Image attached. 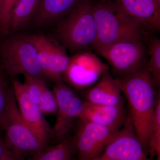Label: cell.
<instances>
[{
    "label": "cell",
    "instance_id": "cell-1",
    "mask_svg": "<svg viewBox=\"0 0 160 160\" xmlns=\"http://www.w3.org/2000/svg\"><path fill=\"white\" fill-rule=\"evenodd\" d=\"M115 79L128 102V114L136 134L146 152L159 94H157L146 66L134 73Z\"/></svg>",
    "mask_w": 160,
    "mask_h": 160
},
{
    "label": "cell",
    "instance_id": "cell-2",
    "mask_svg": "<svg viewBox=\"0 0 160 160\" xmlns=\"http://www.w3.org/2000/svg\"><path fill=\"white\" fill-rule=\"evenodd\" d=\"M92 9L97 30L92 48L97 52L120 40L142 37L147 29L127 14L118 2L102 1L93 4Z\"/></svg>",
    "mask_w": 160,
    "mask_h": 160
},
{
    "label": "cell",
    "instance_id": "cell-3",
    "mask_svg": "<svg viewBox=\"0 0 160 160\" xmlns=\"http://www.w3.org/2000/svg\"><path fill=\"white\" fill-rule=\"evenodd\" d=\"M92 6L90 0H81L58 26V37L70 51L93 47L96 42L97 30Z\"/></svg>",
    "mask_w": 160,
    "mask_h": 160
},
{
    "label": "cell",
    "instance_id": "cell-4",
    "mask_svg": "<svg viewBox=\"0 0 160 160\" xmlns=\"http://www.w3.org/2000/svg\"><path fill=\"white\" fill-rule=\"evenodd\" d=\"M0 129L4 132L7 146L15 154L23 157L26 154L32 155L33 157L47 147L23 119L12 89L0 120Z\"/></svg>",
    "mask_w": 160,
    "mask_h": 160
},
{
    "label": "cell",
    "instance_id": "cell-5",
    "mask_svg": "<svg viewBox=\"0 0 160 160\" xmlns=\"http://www.w3.org/2000/svg\"><path fill=\"white\" fill-rule=\"evenodd\" d=\"M3 69L11 78L18 75L45 77L34 45L26 36L12 37L0 44Z\"/></svg>",
    "mask_w": 160,
    "mask_h": 160
},
{
    "label": "cell",
    "instance_id": "cell-6",
    "mask_svg": "<svg viewBox=\"0 0 160 160\" xmlns=\"http://www.w3.org/2000/svg\"><path fill=\"white\" fill-rule=\"evenodd\" d=\"M146 51L142 37H134L116 42L98 53L109 62L117 77H121L146 66Z\"/></svg>",
    "mask_w": 160,
    "mask_h": 160
},
{
    "label": "cell",
    "instance_id": "cell-7",
    "mask_svg": "<svg viewBox=\"0 0 160 160\" xmlns=\"http://www.w3.org/2000/svg\"><path fill=\"white\" fill-rule=\"evenodd\" d=\"M56 98V119L51 135L59 142L65 139L78 119L84 107V101L63 80L55 83L52 90Z\"/></svg>",
    "mask_w": 160,
    "mask_h": 160
},
{
    "label": "cell",
    "instance_id": "cell-8",
    "mask_svg": "<svg viewBox=\"0 0 160 160\" xmlns=\"http://www.w3.org/2000/svg\"><path fill=\"white\" fill-rule=\"evenodd\" d=\"M72 138L78 160H92L104 150L120 129L80 120Z\"/></svg>",
    "mask_w": 160,
    "mask_h": 160
},
{
    "label": "cell",
    "instance_id": "cell-9",
    "mask_svg": "<svg viewBox=\"0 0 160 160\" xmlns=\"http://www.w3.org/2000/svg\"><path fill=\"white\" fill-rule=\"evenodd\" d=\"M26 37L36 49L45 77L54 83L62 80L70 58L66 53V48L54 40L44 35L32 34L26 36Z\"/></svg>",
    "mask_w": 160,
    "mask_h": 160
},
{
    "label": "cell",
    "instance_id": "cell-10",
    "mask_svg": "<svg viewBox=\"0 0 160 160\" xmlns=\"http://www.w3.org/2000/svg\"><path fill=\"white\" fill-rule=\"evenodd\" d=\"M146 152L127 114L122 127L104 150L92 160H145L147 158Z\"/></svg>",
    "mask_w": 160,
    "mask_h": 160
},
{
    "label": "cell",
    "instance_id": "cell-11",
    "mask_svg": "<svg viewBox=\"0 0 160 160\" xmlns=\"http://www.w3.org/2000/svg\"><path fill=\"white\" fill-rule=\"evenodd\" d=\"M108 69L97 56L82 52L70 58L62 79L76 89H86L95 84Z\"/></svg>",
    "mask_w": 160,
    "mask_h": 160
},
{
    "label": "cell",
    "instance_id": "cell-12",
    "mask_svg": "<svg viewBox=\"0 0 160 160\" xmlns=\"http://www.w3.org/2000/svg\"><path fill=\"white\" fill-rule=\"evenodd\" d=\"M11 79L12 89L20 114L39 139L47 146L51 135V128L45 116L39 106L29 98L23 83L16 77Z\"/></svg>",
    "mask_w": 160,
    "mask_h": 160
},
{
    "label": "cell",
    "instance_id": "cell-13",
    "mask_svg": "<svg viewBox=\"0 0 160 160\" xmlns=\"http://www.w3.org/2000/svg\"><path fill=\"white\" fill-rule=\"evenodd\" d=\"M127 117L124 105H98L84 101V107L78 119L120 129L125 123Z\"/></svg>",
    "mask_w": 160,
    "mask_h": 160
},
{
    "label": "cell",
    "instance_id": "cell-14",
    "mask_svg": "<svg viewBox=\"0 0 160 160\" xmlns=\"http://www.w3.org/2000/svg\"><path fill=\"white\" fill-rule=\"evenodd\" d=\"M122 93L117 81L112 78L108 69L87 91L86 101L93 104L123 106Z\"/></svg>",
    "mask_w": 160,
    "mask_h": 160
},
{
    "label": "cell",
    "instance_id": "cell-15",
    "mask_svg": "<svg viewBox=\"0 0 160 160\" xmlns=\"http://www.w3.org/2000/svg\"><path fill=\"white\" fill-rule=\"evenodd\" d=\"M127 14L146 29L158 30L160 28V3L158 0H118Z\"/></svg>",
    "mask_w": 160,
    "mask_h": 160
},
{
    "label": "cell",
    "instance_id": "cell-16",
    "mask_svg": "<svg viewBox=\"0 0 160 160\" xmlns=\"http://www.w3.org/2000/svg\"><path fill=\"white\" fill-rule=\"evenodd\" d=\"M81 0H41L33 19L35 25L42 26L69 13Z\"/></svg>",
    "mask_w": 160,
    "mask_h": 160
},
{
    "label": "cell",
    "instance_id": "cell-17",
    "mask_svg": "<svg viewBox=\"0 0 160 160\" xmlns=\"http://www.w3.org/2000/svg\"><path fill=\"white\" fill-rule=\"evenodd\" d=\"M41 0H19L12 13L10 32L22 28L36 14Z\"/></svg>",
    "mask_w": 160,
    "mask_h": 160
},
{
    "label": "cell",
    "instance_id": "cell-18",
    "mask_svg": "<svg viewBox=\"0 0 160 160\" xmlns=\"http://www.w3.org/2000/svg\"><path fill=\"white\" fill-rule=\"evenodd\" d=\"M75 152L72 138H66L54 146L46 147L33 156L32 160H72Z\"/></svg>",
    "mask_w": 160,
    "mask_h": 160
},
{
    "label": "cell",
    "instance_id": "cell-19",
    "mask_svg": "<svg viewBox=\"0 0 160 160\" xmlns=\"http://www.w3.org/2000/svg\"><path fill=\"white\" fill-rule=\"evenodd\" d=\"M149 60L146 68L149 72L155 87L158 89L160 85V40L152 38L148 46Z\"/></svg>",
    "mask_w": 160,
    "mask_h": 160
},
{
    "label": "cell",
    "instance_id": "cell-20",
    "mask_svg": "<svg viewBox=\"0 0 160 160\" xmlns=\"http://www.w3.org/2000/svg\"><path fill=\"white\" fill-rule=\"evenodd\" d=\"M152 155L160 160V98H158L149 135L148 149Z\"/></svg>",
    "mask_w": 160,
    "mask_h": 160
},
{
    "label": "cell",
    "instance_id": "cell-21",
    "mask_svg": "<svg viewBox=\"0 0 160 160\" xmlns=\"http://www.w3.org/2000/svg\"><path fill=\"white\" fill-rule=\"evenodd\" d=\"M19 0H3L0 6V36L10 32V19L12 10Z\"/></svg>",
    "mask_w": 160,
    "mask_h": 160
},
{
    "label": "cell",
    "instance_id": "cell-22",
    "mask_svg": "<svg viewBox=\"0 0 160 160\" xmlns=\"http://www.w3.org/2000/svg\"><path fill=\"white\" fill-rule=\"evenodd\" d=\"M23 82L30 100L38 106L45 82L42 79L29 75H24Z\"/></svg>",
    "mask_w": 160,
    "mask_h": 160
},
{
    "label": "cell",
    "instance_id": "cell-23",
    "mask_svg": "<svg viewBox=\"0 0 160 160\" xmlns=\"http://www.w3.org/2000/svg\"><path fill=\"white\" fill-rule=\"evenodd\" d=\"M38 106L44 116L56 114L57 111L56 98L53 92L48 88L45 83L43 86Z\"/></svg>",
    "mask_w": 160,
    "mask_h": 160
},
{
    "label": "cell",
    "instance_id": "cell-24",
    "mask_svg": "<svg viewBox=\"0 0 160 160\" xmlns=\"http://www.w3.org/2000/svg\"><path fill=\"white\" fill-rule=\"evenodd\" d=\"M11 90L7 89L3 78H0V120L6 109Z\"/></svg>",
    "mask_w": 160,
    "mask_h": 160
},
{
    "label": "cell",
    "instance_id": "cell-25",
    "mask_svg": "<svg viewBox=\"0 0 160 160\" xmlns=\"http://www.w3.org/2000/svg\"><path fill=\"white\" fill-rule=\"evenodd\" d=\"M12 153V152L6 144L4 137L0 133V160H8Z\"/></svg>",
    "mask_w": 160,
    "mask_h": 160
},
{
    "label": "cell",
    "instance_id": "cell-26",
    "mask_svg": "<svg viewBox=\"0 0 160 160\" xmlns=\"http://www.w3.org/2000/svg\"><path fill=\"white\" fill-rule=\"evenodd\" d=\"M7 160H25L24 159V157L18 155L16 154H15L12 152V154L10 156V157L8 158Z\"/></svg>",
    "mask_w": 160,
    "mask_h": 160
},
{
    "label": "cell",
    "instance_id": "cell-27",
    "mask_svg": "<svg viewBox=\"0 0 160 160\" xmlns=\"http://www.w3.org/2000/svg\"><path fill=\"white\" fill-rule=\"evenodd\" d=\"M0 78H3L2 70L1 67H0Z\"/></svg>",
    "mask_w": 160,
    "mask_h": 160
},
{
    "label": "cell",
    "instance_id": "cell-28",
    "mask_svg": "<svg viewBox=\"0 0 160 160\" xmlns=\"http://www.w3.org/2000/svg\"><path fill=\"white\" fill-rule=\"evenodd\" d=\"M2 1L3 0H0V6H1V4H2Z\"/></svg>",
    "mask_w": 160,
    "mask_h": 160
},
{
    "label": "cell",
    "instance_id": "cell-29",
    "mask_svg": "<svg viewBox=\"0 0 160 160\" xmlns=\"http://www.w3.org/2000/svg\"><path fill=\"white\" fill-rule=\"evenodd\" d=\"M145 160H151L149 159H148V158H147L146 159H145Z\"/></svg>",
    "mask_w": 160,
    "mask_h": 160
},
{
    "label": "cell",
    "instance_id": "cell-30",
    "mask_svg": "<svg viewBox=\"0 0 160 160\" xmlns=\"http://www.w3.org/2000/svg\"><path fill=\"white\" fill-rule=\"evenodd\" d=\"M158 1L160 3V0H158Z\"/></svg>",
    "mask_w": 160,
    "mask_h": 160
}]
</instances>
